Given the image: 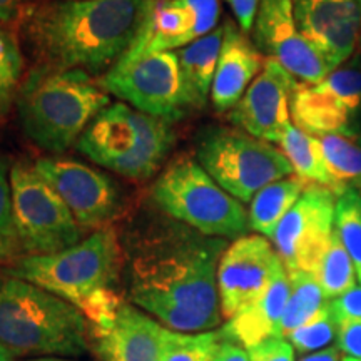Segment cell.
Returning a JSON list of instances; mask_svg holds the SVG:
<instances>
[{
	"label": "cell",
	"instance_id": "cell-1",
	"mask_svg": "<svg viewBox=\"0 0 361 361\" xmlns=\"http://www.w3.org/2000/svg\"><path fill=\"white\" fill-rule=\"evenodd\" d=\"M226 247V239L176 219L151 229L130 256V303L173 331H213L223 318L218 264Z\"/></svg>",
	"mask_w": 361,
	"mask_h": 361
},
{
	"label": "cell",
	"instance_id": "cell-2",
	"mask_svg": "<svg viewBox=\"0 0 361 361\" xmlns=\"http://www.w3.org/2000/svg\"><path fill=\"white\" fill-rule=\"evenodd\" d=\"M156 0H49L29 6L22 30L40 66L106 74L142 34Z\"/></svg>",
	"mask_w": 361,
	"mask_h": 361
},
{
	"label": "cell",
	"instance_id": "cell-3",
	"mask_svg": "<svg viewBox=\"0 0 361 361\" xmlns=\"http://www.w3.org/2000/svg\"><path fill=\"white\" fill-rule=\"evenodd\" d=\"M0 345L12 358H75L89 353L90 326L78 306L2 271Z\"/></svg>",
	"mask_w": 361,
	"mask_h": 361
},
{
	"label": "cell",
	"instance_id": "cell-4",
	"mask_svg": "<svg viewBox=\"0 0 361 361\" xmlns=\"http://www.w3.org/2000/svg\"><path fill=\"white\" fill-rule=\"evenodd\" d=\"M16 104L22 133L37 147L61 154L79 141L111 99L87 72L39 66L20 85Z\"/></svg>",
	"mask_w": 361,
	"mask_h": 361
},
{
	"label": "cell",
	"instance_id": "cell-5",
	"mask_svg": "<svg viewBox=\"0 0 361 361\" xmlns=\"http://www.w3.org/2000/svg\"><path fill=\"white\" fill-rule=\"evenodd\" d=\"M173 146L171 123L123 102L99 112L75 142L92 162L134 180L152 178Z\"/></svg>",
	"mask_w": 361,
	"mask_h": 361
},
{
	"label": "cell",
	"instance_id": "cell-6",
	"mask_svg": "<svg viewBox=\"0 0 361 361\" xmlns=\"http://www.w3.org/2000/svg\"><path fill=\"white\" fill-rule=\"evenodd\" d=\"M119 269L121 246L117 234L112 228H99L69 250L13 259L6 273L80 308L96 293L112 290Z\"/></svg>",
	"mask_w": 361,
	"mask_h": 361
},
{
	"label": "cell",
	"instance_id": "cell-7",
	"mask_svg": "<svg viewBox=\"0 0 361 361\" xmlns=\"http://www.w3.org/2000/svg\"><path fill=\"white\" fill-rule=\"evenodd\" d=\"M151 196L162 213L204 236L238 239L251 229L241 202L191 157L171 162L156 179Z\"/></svg>",
	"mask_w": 361,
	"mask_h": 361
},
{
	"label": "cell",
	"instance_id": "cell-8",
	"mask_svg": "<svg viewBox=\"0 0 361 361\" xmlns=\"http://www.w3.org/2000/svg\"><path fill=\"white\" fill-rule=\"evenodd\" d=\"M196 161L239 202L293 174L281 149L238 129L207 128L197 139Z\"/></svg>",
	"mask_w": 361,
	"mask_h": 361
},
{
	"label": "cell",
	"instance_id": "cell-9",
	"mask_svg": "<svg viewBox=\"0 0 361 361\" xmlns=\"http://www.w3.org/2000/svg\"><path fill=\"white\" fill-rule=\"evenodd\" d=\"M99 84L107 94H114L144 114L168 123L186 116L178 54L149 49L141 35Z\"/></svg>",
	"mask_w": 361,
	"mask_h": 361
},
{
	"label": "cell",
	"instance_id": "cell-10",
	"mask_svg": "<svg viewBox=\"0 0 361 361\" xmlns=\"http://www.w3.org/2000/svg\"><path fill=\"white\" fill-rule=\"evenodd\" d=\"M13 224L20 251L56 255L78 245L82 236L59 194L35 173L34 166L16 162L11 169Z\"/></svg>",
	"mask_w": 361,
	"mask_h": 361
},
{
	"label": "cell",
	"instance_id": "cell-11",
	"mask_svg": "<svg viewBox=\"0 0 361 361\" xmlns=\"http://www.w3.org/2000/svg\"><path fill=\"white\" fill-rule=\"evenodd\" d=\"M361 66L338 67L318 84H298L291 97L296 128L313 135L355 139L361 128Z\"/></svg>",
	"mask_w": 361,
	"mask_h": 361
},
{
	"label": "cell",
	"instance_id": "cell-12",
	"mask_svg": "<svg viewBox=\"0 0 361 361\" xmlns=\"http://www.w3.org/2000/svg\"><path fill=\"white\" fill-rule=\"evenodd\" d=\"M335 207L331 189L310 184L281 219L271 241L288 273H314L335 233Z\"/></svg>",
	"mask_w": 361,
	"mask_h": 361
},
{
	"label": "cell",
	"instance_id": "cell-13",
	"mask_svg": "<svg viewBox=\"0 0 361 361\" xmlns=\"http://www.w3.org/2000/svg\"><path fill=\"white\" fill-rule=\"evenodd\" d=\"M255 44L303 84H318L333 69L298 29L293 0H261L255 27Z\"/></svg>",
	"mask_w": 361,
	"mask_h": 361
},
{
	"label": "cell",
	"instance_id": "cell-14",
	"mask_svg": "<svg viewBox=\"0 0 361 361\" xmlns=\"http://www.w3.org/2000/svg\"><path fill=\"white\" fill-rule=\"evenodd\" d=\"M34 169L84 228H102L116 216L119 191L114 180L101 171L62 157H42L35 161Z\"/></svg>",
	"mask_w": 361,
	"mask_h": 361
},
{
	"label": "cell",
	"instance_id": "cell-15",
	"mask_svg": "<svg viewBox=\"0 0 361 361\" xmlns=\"http://www.w3.org/2000/svg\"><path fill=\"white\" fill-rule=\"evenodd\" d=\"M283 266L264 236H243L226 247L218 264L221 314L231 319L266 291Z\"/></svg>",
	"mask_w": 361,
	"mask_h": 361
},
{
	"label": "cell",
	"instance_id": "cell-16",
	"mask_svg": "<svg viewBox=\"0 0 361 361\" xmlns=\"http://www.w3.org/2000/svg\"><path fill=\"white\" fill-rule=\"evenodd\" d=\"M298 80L274 59H266L259 75L229 114L246 134L266 142H279L291 119V97Z\"/></svg>",
	"mask_w": 361,
	"mask_h": 361
},
{
	"label": "cell",
	"instance_id": "cell-17",
	"mask_svg": "<svg viewBox=\"0 0 361 361\" xmlns=\"http://www.w3.org/2000/svg\"><path fill=\"white\" fill-rule=\"evenodd\" d=\"M300 32L336 71L355 52L361 32V0H293Z\"/></svg>",
	"mask_w": 361,
	"mask_h": 361
},
{
	"label": "cell",
	"instance_id": "cell-18",
	"mask_svg": "<svg viewBox=\"0 0 361 361\" xmlns=\"http://www.w3.org/2000/svg\"><path fill=\"white\" fill-rule=\"evenodd\" d=\"M219 13V0H156L141 37L154 51L183 49L213 32Z\"/></svg>",
	"mask_w": 361,
	"mask_h": 361
},
{
	"label": "cell",
	"instance_id": "cell-19",
	"mask_svg": "<svg viewBox=\"0 0 361 361\" xmlns=\"http://www.w3.org/2000/svg\"><path fill=\"white\" fill-rule=\"evenodd\" d=\"M164 328L141 308L123 301L106 326L90 331L104 361H159Z\"/></svg>",
	"mask_w": 361,
	"mask_h": 361
},
{
	"label": "cell",
	"instance_id": "cell-20",
	"mask_svg": "<svg viewBox=\"0 0 361 361\" xmlns=\"http://www.w3.org/2000/svg\"><path fill=\"white\" fill-rule=\"evenodd\" d=\"M266 59L259 49L233 22L224 24L218 67L211 87V102L219 112L233 111L252 80L259 75Z\"/></svg>",
	"mask_w": 361,
	"mask_h": 361
},
{
	"label": "cell",
	"instance_id": "cell-21",
	"mask_svg": "<svg viewBox=\"0 0 361 361\" xmlns=\"http://www.w3.org/2000/svg\"><path fill=\"white\" fill-rule=\"evenodd\" d=\"M288 298H290V278L283 264L263 295L241 313L228 319V323L221 329L224 338L247 350L268 338L281 336V319Z\"/></svg>",
	"mask_w": 361,
	"mask_h": 361
},
{
	"label": "cell",
	"instance_id": "cell-22",
	"mask_svg": "<svg viewBox=\"0 0 361 361\" xmlns=\"http://www.w3.org/2000/svg\"><path fill=\"white\" fill-rule=\"evenodd\" d=\"M224 25L216 27L211 34L179 49L178 61L183 85V104L188 111L202 109L211 96V87L218 67Z\"/></svg>",
	"mask_w": 361,
	"mask_h": 361
},
{
	"label": "cell",
	"instance_id": "cell-23",
	"mask_svg": "<svg viewBox=\"0 0 361 361\" xmlns=\"http://www.w3.org/2000/svg\"><path fill=\"white\" fill-rule=\"evenodd\" d=\"M310 184L298 176H288V178L274 180L252 197L250 213V228L259 236L271 239L278 224L288 214V211L296 204L301 194Z\"/></svg>",
	"mask_w": 361,
	"mask_h": 361
},
{
	"label": "cell",
	"instance_id": "cell-24",
	"mask_svg": "<svg viewBox=\"0 0 361 361\" xmlns=\"http://www.w3.org/2000/svg\"><path fill=\"white\" fill-rule=\"evenodd\" d=\"M278 144L298 178L305 179L308 184H318L333 191V179L319 137L290 124Z\"/></svg>",
	"mask_w": 361,
	"mask_h": 361
},
{
	"label": "cell",
	"instance_id": "cell-25",
	"mask_svg": "<svg viewBox=\"0 0 361 361\" xmlns=\"http://www.w3.org/2000/svg\"><path fill=\"white\" fill-rule=\"evenodd\" d=\"M288 278H290V298L281 319L283 338L313 319L328 303L313 273L291 271L288 273Z\"/></svg>",
	"mask_w": 361,
	"mask_h": 361
},
{
	"label": "cell",
	"instance_id": "cell-26",
	"mask_svg": "<svg viewBox=\"0 0 361 361\" xmlns=\"http://www.w3.org/2000/svg\"><path fill=\"white\" fill-rule=\"evenodd\" d=\"M322 142L324 159L333 179V192L336 197L346 189L361 191V146L355 139L338 134L316 135Z\"/></svg>",
	"mask_w": 361,
	"mask_h": 361
},
{
	"label": "cell",
	"instance_id": "cell-27",
	"mask_svg": "<svg viewBox=\"0 0 361 361\" xmlns=\"http://www.w3.org/2000/svg\"><path fill=\"white\" fill-rule=\"evenodd\" d=\"M313 274L318 279L326 301L335 300L356 286L358 276H356L355 264L336 231L329 239L326 251L323 252Z\"/></svg>",
	"mask_w": 361,
	"mask_h": 361
},
{
	"label": "cell",
	"instance_id": "cell-28",
	"mask_svg": "<svg viewBox=\"0 0 361 361\" xmlns=\"http://www.w3.org/2000/svg\"><path fill=\"white\" fill-rule=\"evenodd\" d=\"M223 331L204 333H179L164 328L159 361H213Z\"/></svg>",
	"mask_w": 361,
	"mask_h": 361
},
{
	"label": "cell",
	"instance_id": "cell-29",
	"mask_svg": "<svg viewBox=\"0 0 361 361\" xmlns=\"http://www.w3.org/2000/svg\"><path fill=\"white\" fill-rule=\"evenodd\" d=\"M335 231L353 261L361 283V191L346 189L336 197Z\"/></svg>",
	"mask_w": 361,
	"mask_h": 361
},
{
	"label": "cell",
	"instance_id": "cell-30",
	"mask_svg": "<svg viewBox=\"0 0 361 361\" xmlns=\"http://www.w3.org/2000/svg\"><path fill=\"white\" fill-rule=\"evenodd\" d=\"M24 62L16 37L0 27V121L17 101Z\"/></svg>",
	"mask_w": 361,
	"mask_h": 361
},
{
	"label": "cell",
	"instance_id": "cell-31",
	"mask_svg": "<svg viewBox=\"0 0 361 361\" xmlns=\"http://www.w3.org/2000/svg\"><path fill=\"white\" fill-rule=\"evenodd\" d=\"M338 333V326L333 319L331 311H329L328 303L324 308L310 319L308 323L303 324L301 328L295 329L286 336V340L291 343L293 348L301 355H310L314 351L324 350L331 345Z\"/></svg>",
	"mask_w": 361,
	"mask_h": 361
},
{
	"label": "cell",
	"instance_id": "cell-32",
	"mask_svg": "<svg viewBox=\"0 0 361 361\" xmlns=\"http://www.w3.org/2000/svg\"><path fill=\"white\" fill-rule=\"evenodd\" d=\"M0 247L6 251L8 258L16 251H20L16 224H13L11 171L2 157H0Z\"/></svg>",
	"mask_w": 361,
	"mask_h": 361
},
{
	"label": "cell",
	"instance_id": "cell-33",
	"mask_svg": "<svg viewBox=\"0 0 361 361\" xmlns=\"http://www.w3.org/2000/svg\"><path fill=\"white\" fill-rule=\"evenodd\" d=\"M251 361H295V348L286 338L274 336L247 348Z\"/></svg>",
	"mask_w": 361,
	"mask_h": 361
},
{
	"label": "cell",
	"instance_id": "cell-34",
	"mask_svg": "<svg viewBox=\"0 0 361 361\" xmlns=\"http://www.w3.org/2000/svg\"><path fill=\"white\" fill-rule=\"evenodd\" d=\"M328 306L336 326L346 322H361V286H355L345 295L328 301Z\"/></svg>",
	"mask_w": 361,
	"mask_h": 361
},
{
	"label": "cell",
	"instance_id": "cell-35",
	"mask_svg": "<svg viewBox=\"0 0 361 361\" xmlns=\"http://www.w3.org/2000/svg\"><path fill=\"white\" fill-rule=\"evenodd\" d=\"M338 348L346 358H361V322L338 324Z\"/></svg>",
	"mask_w": 361,
	"mask_h": 361
},
{
	"label": "cell",
	"instance_id": "cell-36",
	"mask_svg": "<svg viewBox=\"0 0 361 361\" xmlns=\"http://www.w3.org/2000/svg\"><path fill=\"white\" fill-rule=\"evenodd\" d=\"M226 2L231 7L239 29L245 34H250L252 27H255L261 0H226Z\"/></svg>",
	"mask_w": 361,
	"mask_h": 361
},
{
	"label": "cell",
	"instance_id": "cell-37",
	"mask_svg": "<svg viewBox=\"0 0 361 361\" xmlns=\"http://www.w3.org/2000/svg\"><path fill=\"white\" fill-rule=\"evenodd\" d=\"M213 361H251L247 350L243 348L241 345L234 343L228 338L221 341L218 351H216Z\"/></svg>",
	"mask_w": 361,
	"mask_h": 361
},
{
	"label": "cell",
	"instance_id": "cell-38",
	"mask_svg": "<svg viewBox=\"0 0 361 361\" xmlns=\"http://www.w3.org/2000/svg\"><path fill=\"white\" fill-rule=\"evenodd\" d=\"M30 0H0V22H11L22 16V8L29 7Z\"/></svg>",
	"mask_w": 361,
	"mask_h": 361
},
{
	"label": "cell",
	"instance_id": "cell-39",
	"mask_svg": "<svg viewBox=\"0 0 361 361\" xmlns=\"http://www.w3.org/2000/svg\"><path fill=\"white\" fill-rule=\"evenodd\" d=\"M341 351L338 346H328V348L314 351V353L303 355L300 361H341Z\"/></svg>",
	"mask_w": 361,
	"mask_h": 361
},
{
	"label": "cell",
	"instance_id": "cell-40",
	"mask_svg": "<svg viewBox=\"0 0 361 361\" xmlns=\"http://www.w3.org/2000/svg\"><path fill=\"white\" fill-rule=\"evenodd\" d=\"M12 360H13V358H12V356H11V355H8V353H7V351L2 348V345H0V361H12Z\"/></svg>",
	"mask_w": 361,
	"mask_h": 361
},
{
	"label": "cell",
	"instance_id": "cell-41",
	"mask_svg": "<svg viewBox=\"0 0 361 361\" xmlns=\"http://www.w3.org/2000/svg\"><path fill=\"white\" fill-rule=\"evenodd\" d=\"M25 361H67V360L56 358V356H42V358H37V360H25Z\"/></svg>",
	"mask_w": 361,
	"mask_h": 361
},
{
	"label": "cell",
	"instance_id": "cell-42",
	"mask_svg": "<svg viewBox=\"0 0 361 361\" xmlns=\"http://www.w3.org/2000/svg\"><path fill=\"white\" fill-rule=\"evenodd\" d=\"M6 259H8V256L6 255V251H4L2 247H0V263H2V261H6Z\"/></svg>",
	"mask_w": 361,
	"mask_h": 361
},
{
	"label": "cell",
	"instance_id": "cell-43",
	"mask_svg": "<svg viewBox=\"0 0 361 361\" xmlns=\"http://www.w3.org/2000/svg\"><path fill=\"white\" fill-rule=\"evenodd\" d=\"M355 141H356V144H358V146H361V128H360V130H358V134H356Z\"/></svg>",
	"mask_w": 361,
	"mask_h": 361
},
{
	"label": "cell",
	"instance_id": "cell-44",
	"mask_svg": "<svg viewBox=\"0 0 361 361\" xmlns=\"http://www.w3.org/2000/svg\"><path fill=\"white\" fill-rule=\"evenodd\" d=\"M341 361H361V358H346V356H345V358H343Z\"/></svg>",
	"mask_w": 361,
	"mask_h": 361
},
{
	"label": "cell",
	"instance_id": "cell-45",
	"mask_svg": "<svg viewBox=\"0 0 361 361\" xmlns=\"http://www.w3.org/2000/svg\"><path fill=\"white\" fill-rule=\"evenodd\" d=\"M358 42H360V47H361V32H360V40H358Z\"/></svg>",
	"mask_w": 361,
	"mask_h": 361
}]
</instances>
